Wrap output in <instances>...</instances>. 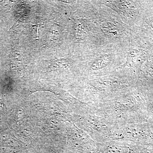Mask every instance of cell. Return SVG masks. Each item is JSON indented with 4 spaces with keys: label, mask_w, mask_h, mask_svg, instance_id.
<instances>
[{
    "label": "cell",
    "mask_w": 153,
    "mask_h": 153,
    "mask_svg": "<svg viewBox=\"0 0 153 153\" xmlns=\"http://www.w3.org/2000/svg\"><path fill=\"white\" fill-rule=\"evenodd\" d=\"M105 59H98L94 63L93 65H94V67H104L106 66L109 61L108 60H105Z\"/></svg>",
    "instance_id": "cell-2"
},
{
    "label": "cell",
    "mask_w": 153,
    "mask_h": 153,
    "mask_svg": "<svg viewBox=\"0 0 153 153\" xmlns=\"http://www.w3.org/2000/svg\"><path fill=\"white\" fill-rule=\"evenodd\" d=\"M149 16L145 18V24L146 27L148 28V30L152 32L151 33L153 38V13L149 14Z\"/></svg>",
    "instance_id": "cell-1"
},
{
    "label": "cell",
    "mask_w": 153,
    "mask_h": 153,
    "mask_svg": "<svg viewBox=\"0 0 153 153\" xmlns=\"http://www.w3.org/2000/svg\"><path fill=\"white\" fill-rule=\"evenodd\" d=\"M143 153H153V151H146Z\"/></svg>",
    "instance_id": "cell-5"
},
{
    "label": "cell",
    "mask_w": 153,
    "mask_h": 153,
    "mask_svg": "<svg viewBox=\"0 0 153 153\" xmlns=\"http://www.w3.org/2000/svg\"><path fill=\"white\" fill-rule=\"evenodd\" d=\"M148 2V3H149V5L152 8L153 11V1H150L149 2Z\"/></svg>",
    "instance_id": "cell-4"
},
{
    "label": "cell",
    "mask_w": 153,
    "mask_h": 153,
    "mask_svg": "<svg viewBox=\"0 0 153 153\" xmlns=\"http://www.w3.org/2000/svg\"><path fill=\"white\" fill-rule=\"evenodd\" d=\"M151 60L147 61V63L146 65L147 71L151 76H153V58Z\"/></svg>",
    "instance_id": "cell-3"
}]
</instances>
